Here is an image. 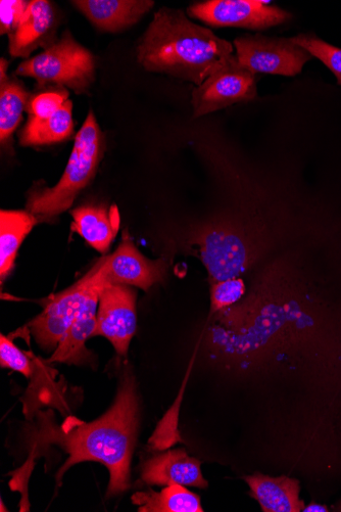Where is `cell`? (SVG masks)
<instances>
[{
    "mask_svg": "<svg viewBox=\"0 0 341 512\" xmlns=\"http://www.w3.org/2000/svg\"><path fill=\"white\" fill-rule=\"evenodd\" d=\"M74 130L73 103L68 100L54 115L43 120L28 119L20 133V145L38 147L66 141Z\"/></svg>",
    "mask_w": 341,
    "mask_h": 512,
    "instance_id": "obj_19",
    "label": "cell"
},
{
    "mask_svg": "<svg viewBox=\"0 0 341 512\" xmlns=\"http://www.w3.org/2000/svg\"><path fill=\"white\" fill-rule=\"evenodd\" d=\"M40 219L28 210L0 213V279L2 285L14 269L18 251Z\"/></svg>",
    "mask_w": 341,
    "mask_h": 512,
    "instance_id": "obj_17",
    "label": "cell"
},
{
    "mask_svg": "<svg viewBox=\"0 0 341 512\" xmlns=\"http://www.w3.org/2000/svg\"><path fill=\"white\" fill-rule=\"evenodd\" d=\"M72 4L97 29L106 32L133 26L155 6L149 0H79Z\"/></svg>",
    "mask_w": 341,
    "mask_h": 512,
    "instance_id": "obj_13",
    "label": "cell"
},
{
    "mask_svg": "<svg viewBox=\"0 0 341 512\" xmlns=\"http://www.w3.org/2000/svg\"><path fill=\"white\" fill-rule=\"evenodd\" d=\"M247 292L243 279L233 277L212 284L211 313L216 314L238 303Z\"/></svg>",
    "mask_w": 341,
    "mask_h": 512,
    "instance_id": "obj_23",
    "label": "cell"
},
{
    "mask_svg": "<svg viewBox=\"0 0 341 512\" xmlns=\"http://www.w3.org/2000/svg\"><path fill=\"white\" fill-rule=\"evenodd\" d=\"M67 90L47 91L30 100L29 119L43 120L54 115L69 100Z\"/></svg>",
    "mask_w": 341,
    "mask_h": 512,
    "instance_id": "obj_25",
    "label": "cell"
},
{
    "mask_svg": "<svg viewBox=\"0 0 341 512\" xmlns=\"http://www.w3.org/2000/svg\"><path fill=\"white\" fill-rule=\"evenodd\" d=\"M71 229L97 252L106 254L120 229L117 206H82L72 211Z\"/></svg>",
    "mask_w": 341,
    "mask_h": 512,
    "instance_id": "obj_14",
    "label": "cell"
},
{
    "mask_svg": "<svg viewBox=\"0 0 341 512\" xmlns=\"http://www.w3.org/2000/svg\"><path fill=\"white\" fill-rule=\"evenodd\" d=\"M30 95L16 79L0 83V142L8 145L28 108Z\"/></svg>",
    "mask_w": 341,
    "mask_h": 512,
    "instance_id": "obj_21",
    "label": "cell"
},
{
    "mask_svg": "<svg viewBox=\"0 0 341 512\" xmlns=\"http://www.w3.org/2000/svg\"><path fill=\"white\" fill-rule=\"evenodd\" d=\"M132 502L139 512H204L201 498L185 486H166L161 492H137Z\"/></svg>",
    "mask_w": 341,
    "mask_h": 512,
    "instance_id": "obj_20",
    "label": "cell"
},
{
    "mask_svg": "<svg viewBox=\"0 0 341 512\" xmlns=\"http://www.w3.org/2000/svg\"><path fill=\"white\" fill-rule=\"evenodd\" d=\"M202 462L187 454L184 449L170 450L144 462L141 480L149 486L181 485L208 488L201 470Z\"/></svg>",
    "mask_w": 341,
    "mask_h": 512,
    "instance_id": "obj_12",
    "label": "cell"
},
{
    "mask_svg": "<svg viewBox=\"0 0 341 512\" xmlns=\"http://www.w3.org/2000/svg\"><path fill=\"white\" fill-rule=\"evenodd\" d=\"M239 248V239L225 228H214L204 237L202 256L212 284L237 276L235 256Z\"/></svg>",
    "mask_w": 341,
    "mask_h": 512,
    "instance_id": "obj_18",
    "label": "cell"
},
{
    "mask_svg": "<svg viewBox=\"0 0 341 512\" xmlns=\"http://www.w3.org/2000/svg\"><path fill=\"white\" fill-rule=\"evenodd\" d=\"M304 512H327L329 511L328 508L324 505L312 503L308 506H305L303 509Z\"/></svg>",
    "mask_w": 341,
    "mask_h": 512,
    "instance_id": "obj_28",
    "label": "cell"
},
{
    "mask_svg": "<svg viewBox=\"0 0 341 512\" xmlns=\"http://www.w3.org/2000/svg\"><path fill=\"white\" fill-rule=\"evenodd\" d=\"M290 39L311 54L312 57H316L326 65L334 73L338 83L341 85L340 49L312 35L302 34Z\"/></svg>",
    "mask_w": 341,
    "mask_h": 512,
    "instance_id": "obj_22",
    "label": "cell"
},
{
    "mask_svg": "<svg viewBox=\"0 0 341 512\" xmlns=\"http://www.w3.org/2000/svg\"><path fill=\"white\" fill-rule=\"evenodd\" d=\"M238 63L254 73L296 76L312 55L286 38L246 35L234 41Z\"/></svg>",
    "mask_w": 341,
    "mask_h": 512,
    "instance_id": "obj_6",
    "label": "cell"
},
{
    "mask_svg": "<svg viewBox=\"0 0 341 512\" xmlns=\"http://www.w3.org/2000/svg\"><path fill=\"white\" fill-rule=\"evenodd\" d=\"M58 16L54 5L46 0H33L17 30L9 35L10 54L28 58L39 48L47 49L54 41Z\"/></svg>",
    "mask_w": 341,
    "mask_h": 512,
    "instance_id": "obj_11",
    "label": "cell"
},
{
    "mask_svg": "<svg viewBox=\"0 0 341 512\" xmlns=\"http://www.w3.org/2000/svg\"><path fill=\"white\" fill-rule=\"evenodd\" d=\"M251 496L264 512H301L305 502L301 499V485L297 479L286 476L270 477L260 473L245 478Z\"/></svg>",
    "mask_w": 341,
    "mask_h": 512,
    "instance_id": "obj_15",
    "label": "cell"
},
{
    "mask_svg": "<svg viewBox=\"0 0 341 512\" xmlns=\"http://www.w3.org/2000/svg\"><path fill=\"white\" fill-rule=\"evenodd\" d=\"M0 365L19 372L30 379L34 376L37 363L33 362L21 351L12 340L2 335L0 337Z\"/></svg>",
    "mask_w": 341,
    "mask_h": 512,
    "instance_id": "obj_24",
    "label": "cell"
},
{
    "mask_svg": "<svg viewBox=\"0 0 341 512\" xmlns=\"http://www.w3.org/2000/svg\"><path fill=\"white\" fill-rule=\"evenodd\" d=\"M102 259L110 284L136 287L148 292L156 284L164 282L167 275L165 260L144 257L135 247L127 230L123 232L118 249Z\"/></svg>",
    "mask_w": 341,
    "mask_h": 512,
    "instance_id": "obj_10",
    "label": "cell"
},
{
    "mask_svg": "<svg viewBox=\"0 0 341 512\" xmlns=\"http://www.w3.org/2000/svg\"><path fill=\"white\" fill-rule=\"evenodd\" d=\"M9 63L5 59L0 61V83H4L9 80L8 75L6 74L8 71Z\"/></svg>",
    "mask_w": 341,
    "mask_h": 512,
    "instance_id": "obj_27",
    "label": "cell"
},
{
    "mask_svg": "<svg viewBox=\"0 0 341 512\" xmlns=\"http://www.w3.org/2000/svg\"><path fill=\"white\" fill-rule=\"evenodd\" d=\"M137 330L136 293L129 286L107 284L102 290L93 337L108 339L126 357Z\"/></svg>",
    "mask_w": 341,
    "mask_h": 512,
    "instance_id": "obj_9",
    "label": "cell"
},
{
    "mask_svg": "<svg viewBox=\"0 0 341 512\" xmlns=\"http://www.w3.org/2000/svg\"><path fill=\"white\" fill-rule=\"evenodd\" d=\"M105 153V136L90 111L78 131L73 152L62 178L54 188L30 193L27 210L41 220L52 219L67 211L94 178Z\"/></svg>",
    "mask_w": 341,
    "mask_h": 512,
    "instance_id": "obj_3",
    "label": "cell"
},
{
    "mask_svg": "<svg viewBox=\"0 0 341 512\" xmlns=\"http://www.w3.org/2000/svg\"><path fill=\"white\" fill-rule=\"evenodd\" d=\"M15 75L35 79L41 86L54 83L68 87L82 95L95 80V60L67 31L42 53L22 62Z\"/></svg>",
    "mask_w": 341,
    "mask_h": 512,
    "instance_id": "obj_4",
    "label": "cell"
},
{
    "mask_svg": "<svg viewBox=\"0 0 341 512\" xmlns=\"http://www.w3.org/2000/svg\"><path fill=\"white\" fill-rule=\"evenodd\" d=\"M101 292L94 294L87 301L52 357L47 360L48 363L81 364L88 359L89 352L85 348V343L93 337L95 331Z\"/></svg>",
    "mask_w": 341,
    "mask_h": 512,
    "instance_id": "obj_16",
    "label": "cell"
},
{
    "mask_svg": "<svg viewBox=\"0 0 341 512\" xmlns=\"http://www.w3.org/2000/svg\"><path fill=\"white\" fill-rule=\"evenodd\" d=\"M259 0H209L190 6L187 14L212 27L264 30L286 22L291 15Z\"/></svg>",
    "mask_w": 341,
    "mask_h": 512,
    "instance_id": "obj_8",
    "label": "cell"
},
{
    "mask_svg": "<svg viewBox=\"0 0 341 512\" xmlns=\"http://www.w3.org/2000/svg\"><path fill=\"white\" fill-rule=\"evenodd\" d=\"M234 57L232 44L212 30L192 23L182 11L156 13L137 48L146 70L202 85Z\"/></svg>",
    "mask_w": 341,
    "mask_h": 512,
    "instance_id": "obj_2",
    "label": "cell"
},
{
    "mask_svg": "<svg viewBox=\"0 0 341 512\" xmlns=\"http://www.w3.org/2000/svg\"><path fill=\"white\" fill-rule=\"evenodd\" d=\"M139 404L134 379L126 374L114 405L99 420L86 424L68 417L55 426L51 418L40 413L35 446L61 447L69 458L59 471L61 480L70 468L84 461L101 462L109 470L108 496H115L130 486V465L138 430Z\"/></svg>",
    "mask_w": 341,
    "mask_h": 512,
    "instance_id": "obj_1",
    "label": "cell"
},
{
    "mask_svg": "<svg viewBox=\"0 0 341 512\" xmlns=\"http://www.w3.org/2000/svg\"><path fill=\"white\" fill-rule=\"evenodd\" d=\"M30 2L21 0H3L0 2V33L11 35L19 27Z\"/></svg>",
    "mask_w": 341,
    "mask_h": 512,
    "instance_id": "obj_26",
    "label": "cell"
},
{
    "mask_svg": "<svg viewBox=\"0 0 341 512\" xmlns=\"http://www.w3.org/2000/svg\"><path fill=\"white\" fill-rule=\"evenodd\" d=\"M107 284L101 259L72 287L51 299L41 314L29 323L37 344L48 351L57 348L87 301Z\"/></svg>",
    "mask_w": 341,
    "mask_h": 512,
    "instance_id": "obj_5",
    "label": "cell"
},
{
    "mask_svg": "<svg viewBox=\"0 0 341 512\" xmlns=\"http://www.w3.org/2000/svg\"><path fill=\"white\" fill-rule=\"evenodd\" d=\"M257 96L256 75L243 68L234 56L192 91L194 118L249 102Z\"/></svg>",
    "mask_w": 341,
    "mask_h": 512,
    "instance_id": "obj_7",
    "label": "cell"
}]
</instances>
